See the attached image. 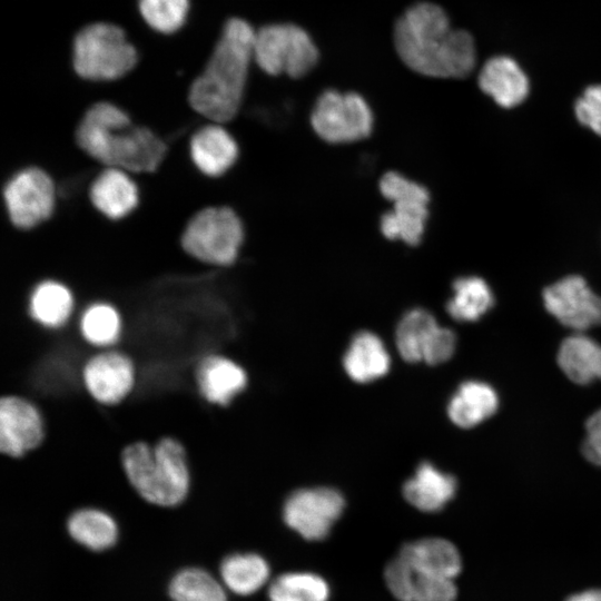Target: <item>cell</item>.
<instances>
[{"instance_id":"f546056e","label":"cell","mask_w":601,"mask_h":601,"mask_svg":"<svg viewBox=\"0 0 601 601\" xmlns=\"http://www.w3.org/2000/svg\"><path fill=\"white\" fill-rule=\"evenodd\" d=\"M494 305V295L489 284L479 276H463L454 280L452 296L446 302V312L455 321H479Z\"/></svg>"},{"instance_id":"83f0119b","label":"cell","mask_w":601,"mask_h":601,"mask_svg":"<svg viewBox=\"0 0 601 601\" xmlns=\"http://www.w3.org/2000/svg\"><path fill=\"white\" fill-rule=\"evenodd\" d=\"M558 365L575 384L588 385L601 380V345L583 333H574L560 344Z\"/></svg>"},{"instance_id":"8992f818","label":"cell","mask_w":601,"mask_h":601,"mask_svg":"<svg viewBox=\"0 0 601 601\" xmlns=\"http://www.w3.org/2000/svg\"><path fill=\"white\" fill-rule=\"evenodd\" d=\"M76 73L87 80L110 81L124 77L137 63V51L125 31L112 23L95 22L73 40Z\"/></svg>"},{"instance_id":"7402d4cb","label":"cell","mask_w":601,"mask_h":601,"mask_svg":"<svg viewBox=\"0 0 601 601\" xmlns=\"http://www.w3.org/2000/svg\"><path fill=\"white\" fill-rule=\"evenodd\" d=\"M342 366L352 382L370 384L390 373L392 358L384 341L376 333L363 329L349 339Z\"/></svg>"},{"instance_id":"5bb4252c","label":"cell","mask_w":601,"mask_h":601,"mask_svg":"<svg viewBox=\"0 0 601 601\" xmlns=\"http://www.w3.org/2000/svg\"><path fill=\"white\" fill-rule=\"evenodd\" d=\"M48 424L43 410L29 396L10 392L0 397V453L22 461L43 447Z\"/></svg>"},{"instance_id":"5b68a950","label":"cell","mask_w":601,"mask_h":601,"mask_svg":"<svg viewBox=\"0 0 601 601\" xmlns=\"http://www.w3.org/2000/svg\"><path fill=\"white\" fill-rule=\"evenodd\" d=\"M245 239L244 224L228 206H207L186 223L181 235L183 250L195 260L213 266L233 265Z\"/></svg>"},{"instance_id":"e0dca14e","label":"cell","mask_w":601,"mask_h":601,"mask_svg":"<svg viewBox=\"0 0 601 601\" xmlns=\"http://www.w3.org/2000/svg\"><path fill=\"white\" fill-rule=\"evenodd\" d=\"M88 198L98 214L118 221L137 209L140 190L135 174L117 167H102L90 181Z\"/></svg>"},{"instance_id":"4fadbf2b","label":"cell","mask_w":601,"mask_h":601,"mask_svg":"<svg viewBox=\"0 0 601 601\" xmlns=\"http://www.w3.org/2000/svg\"><path fill=\"white\" fill-rule=\"evenodd\" d=\"M456 343L455 333L442 326L430 311L422 307L405 312L395 328L396 351L411 364H444L453 357Z\"/></svg>"},{"instance_id":"d6986e66","label":"cell","mask_w":601,"mask_h":601,"mask_svg":"<svg viewBox=\"0 0 601 601\" xmlns=\"http://www.w3.org/2000/svg\"><path fill=\"white\" fill-rule=\"evenodd\" d=\"M384 580L398 601H455L457 595L453 579L414 571L398 554L386 564Z\"/></svg>"},{"instance_id":"cb8c5ba5","label":"cell","mask_w":601,"mask_h":601,"mask_svg":"<svg viewBox=\"0 0 601 601\" xmlns=\"http://www.w3.org/2000/svg\"><path fill=\"white\" fill-rule=\"evenodd\" d=\"M397 554L414 570L424 574L455 579L462 570L457 548L443 538H422L405 543Z\"/></svg>"},{"instance_id":"ffe728a7","label":"cell","mask_w":601,"mask_h":601,"mask_svg":"<svg viewBox=\"0 0 601 601\" xmlns=\"http://www.w3.org/2000/svg\"><path fill=\"white\" fill-rule=\"evenodd\" d=\"M457 491V480L430 461L420 462L402 485L403 499L424 513L443 510Z\"/></svg>"},{"instance_id":"f1b7e54d","label":"cell","mask_w":601,"mask_h":601,"mask_svg":"<svg viewBox=\"0 0 601 601\" xmlns=\"http://www.w3.org/2000/svg\"><path fill=\"white\" fill-rule=\"evenodd\" d=\"M220 581L226 589L238 595H250L268 581V562L254 552L231 553L219 565Z\"/></svg>"},{"instance_id":"484cf974","label":"cell","mask_w":601,"mask_h":601,"mask_svg":"<svg viewBox=\"0 0 601 601\" xmlns=\"http://www.w3.org/2000/svg\"><path fill=\"white\" fill-rule=\"evenodd\" d=\"M480 89L499 106L513 108L522 104L529 93V80L511 58L497 56L489 59L480 75Z\"/></svg>"},{"instance_id":"277c9868","label":"cell","mask_w":601,"mask_h":601,"mask_svg":"<svg viewBox=\"0 0 601 601\" xmlns=\"http://www.w3.org/2000/svg\"><path fill=\"white\" fill-rule=\"evenodd\" d=\"M124 480L137 499L159 509H176L190 497L194 477L189 452L176 435L150 442L135 439L118 455Z\"/></svg>"},{"instance_id":"ba28073f","label":"cell","mask_w":601,"mask_h":601,"mask_svg":"<svg viewBox=\"0 0 601 601\" xmlns=\"http://www.w3.org/2000/svg\"><path fill=\"white\" fill-rule=\"evenodd\" d=\"M254 62L270 76L300 78L318 61V50L309 35L293 23L268 24L255 33Z\"/></svg>"},{"instance_id":"4316f807","label":"cell","mask_w":601,"mask_h":601,"mask_svg":"<svg viewBox=\"0 0 601 601\" xmlns=\"http://www.w3.org/2000/svg\"><path fill=\"white\" fill-rule=\"evenodd\" d=\"M80 339L93 351L117 347L124 336L125 321L111 302L97 299L82 307L77 319Z\"/></svg>"},{"instance_id":"d6a6232c","label":"cell","mask_w":601,"mask_h":601,"mask_svg":"<svg viewBox=\"0 0 601 601\" xmlns=\"http://www.w3.org/2000/svg\"><path fill=\"white\" fill-rule=\"evenodd\" d=\"M138 8L150 28L161 33H173L185 23L189 0H139Z\"/></svg>"},{"instance_id":"ac0fdd59","label":"cell","mask_w":601,"mask_h":601,"mask_svg":"<svg viewBox=\"0 0 601 601\" xmlns=\"http://www.w3.org/2000/svg\"><path fill=\"white\" fill-rule=\"evenodd\" d=\"M188 155L195 169L203 176L219 178L237 162L239 146L224 124L208 121L190 136Z\"/></svg>"},{"instance_id":"d590c367","label":"cell","mask_w":601,"mask_h":601,"mask_svg":"<svg viewBox=\"0 0 601 601\" xmlns=\"http://www.w3.org/2000/svg\"><path fill=\"white\" fill-rule=\"evenodd\" d=\"M565 601H601V589H590L570 595Z\"/></svg>"},{"instance_id":"52a82bcc","label":"cell","mask_w":601,"mask_h":601,"mask_svg":"<svg viewBox=\"0 0 601 601\" xmlns=\"http://www.w3.org/2000/svg\"><path fill=\"white\" fill-rule=\"evenodd\" d=\"M382 196L392 208L381 216L380 229L390 240L416 246L422 240L427 218V188L397 171H387L378 184Z\"/></svg>"},{"instance_id":"1f68e13d","label":"cell","mask_w":601,"mask_h":601,"mask_svg":"<svg viewBox=\"0 0 601 601\" xmlns=\"http://www.w3.org/2000/svg\"><path fill=\"white\" fill-rule=\"evenodd\" d=\"M168 593L173 601H227L221 581L200 568L178 571L169 582Z\"/></svg>"},{"instance_id":"4dcf8cb0","label":"cell","mask_w":601,"mask_h":601,"mask_svg":"<svg viewBox=\"0 0 601 601\" xmlns=\"http://www.w3.org/2000/svg\"><path fill=\"white\" fill-rule=\"evenodd\" d=\"M327 581L312 572H287L268 585L269 601H328Z\"/></svg>"},{"instance_id":"7c38bea8","label":"cell","mask_w":601,"mask_h":601,"mask_svg":"<svg viewBox=\"0 0 601 601\" xmlns=\"http://www.w3.org/2000/svg\"><path fill=\"white\" fill-rule=\"evenodd\" d=\"M346 508L344 494L328 485L303 486L292 491L282 506L284 523L307 541L328 536Z\"/></svg>"},{"instance_id":"6da1fadb","label":"cell","mask_w":601,"mask_h":601,"mask_svg":"<svg viewBox=\"0 0 601 601\" xmlns=\"http://www.w3.org/2000/svg\"><path fill=\"white\" fill-rule=\"evenodd\" d=\"M396 52L411 70L432 78H463L476 61L473 37L452 28L445 11L431 2L408 8L396 21Z\"/></svg>"},{"instance_id":"3957f363","label":"cell","mask_w":601,"mask_h":601,"mask_svg":"<svg viewBox=\"0 0 601 601\" xmlns=\"http://www.w3.org/2000/svg\"><path fill=\"white\" fill-rule=\"evenodd\" d=\"M256 31L240 18L229 19L204 71L193 81L188 101L208 121L226 124L242 106Z\"/></svg>"},{"instance_id":"7a4b0ae2","label":"cell","mask_w":601,"mask_h":601,"mask_svg":"<svg viewBox=\"0 0 601 601\" xmlns=\"http://www.w3.org/2000/svg\"><path fill=\"white\" fill-rule=\"evenodd\" d=\"M75 139L80 150L102 167H117L135 175L155 173L167 154V145L155 131L134 125L122 108L109 101L87 109Z\"/></svg>"},{"instance_id":"603a6c76","label":"cell","mask_w":601,"mask_h":601,"mask_svg":"<svg viewBox=\"0 0 601 601\" xmlns=\"http://www.w3.org/2000/svg\"><path fill=\"white\" fill-rule=\"evenodd\" d=\"M500 405L496 390L479 380L462 382L449 398L446 414L460 428H473L491 416Z\"/></svg>"},{"instance_id":"e575fe53","label":"cell","mask_w":601,"mask_h":601,"mask_svg":"<svg viewBox=\"0 0 601 601\" xmlns=\"http://www.w3.org/2000/svg\"><path fill=\"white\" fill-rule=\"evenodd\" d=\"M581 452L587 461L601 466V408L587 420Z\"/></svg>"},{"instance_id":"836d02e7","label":"cell","mask_w":601,"mask_h":601,"mask_svg":"<svg viewBox=\"0 0 601 601\" xmlns=\"http://www.w3.org/2000/svg\"><path fill=\"white\" fill-rule=\"evenodd\" d=\"M574 114L581 125L601 137V85L583 91L575 101Z\"/></svg>"},{"instance_id":"30bf717a","label":"cell","mask_w":601,"mask_h":601,"mask_svg":"<svg viewBox=\"0 0 601 601\" xmlns=\"http://www.w3.org/2000/svg\"><path fill=\"white\" fill-rule=\"evenodd\" d=\"M2 199L11 225L20 230H31L55 214L57 187L47 170L38 166H26L7 179Z\"/></svg>"},{"instance_id":"2e32d148","label":"cell","mask_w":601,"mask_h":601,"mask_svg":"<svg viewBox=\"0 0 601 601\" xmlns=\"http://www.w3.org/2000/svg\"><path fill=\"white\" fill-rule=\"evenodd\" d=\"M193 380L199 397L218 408L230 406L249 384L248 372L238 361L216 352L196 361Z\"/></svg>"},{"instance_id":"9c48e42d","label":"cell","mask_w":601,"mask_h":601,"mask_svg":"<svg viewBox=\"0 0 601 601\" xmlns=\"http://www.w3.org/2000/svg\"><path fill=\"white\" fill-rule=\"evenodd\" d=\"M138 370L134 357L117 347L93 351L80 364L79 383L101 407L122 405L135 392Z\"/></svg>"},{"instance_id":"9a60e30c","label":"cell","mask_w":601,"mask_h":601,"mask_svg":"<svg viewBox=\"0 0 601 601\" xmlns=\"http://www.w3.org/2000/svg\"><path fill=\"white\" fill-rule=\"evenodd\" d=\"M545 309L577 333L601 325V297L579 275L566 276L542 294Z\"/></svg>"},{"instance_id":"8fae6325","label":"cell","mask_w":601,"mask_h":601,"mask_svg":"<svg viewBox=\"0 0 601 601\" xmlns=\"http://www.w3.org/2000/svg\"><path fill=\"white\" fill-rule=\"evenodd\" d=\"M311 125L326 142L349 144L372 134L374 116L361 95L329 89L317 98L312 109Z\"/></svg>"},{"instance_id":"44dd1931","label":"cell","mask_w":601,"mask_h":601,"mask_svg":"<svg viewBox=\"0 0 601 601\" xmlns=\"http://www.w3.org/2000/svg\"><path fill=\"white\" fill-rule=\"evenodd\" d=\"M76 312V298L71 288L61 280L46 278L30 289L27 297L29 318L45 331L65 328Z\"/></svg>"},{"instance_id":"d4e9b609","label":"cell","mask_w":601,"mask_h":601,"mask_svg":"<svg viewBox=\"0 0 601 601\" xmlns=\"http://www.w3.org/2000/svg\"><path fill=\"white\" fill-rule=\"evenodd\" d=\"M66 531L71 540L93 552L112 548L119 538V525L115 516L97 505L73 509L67 516Z\"/></svg>"}]
</instances>
